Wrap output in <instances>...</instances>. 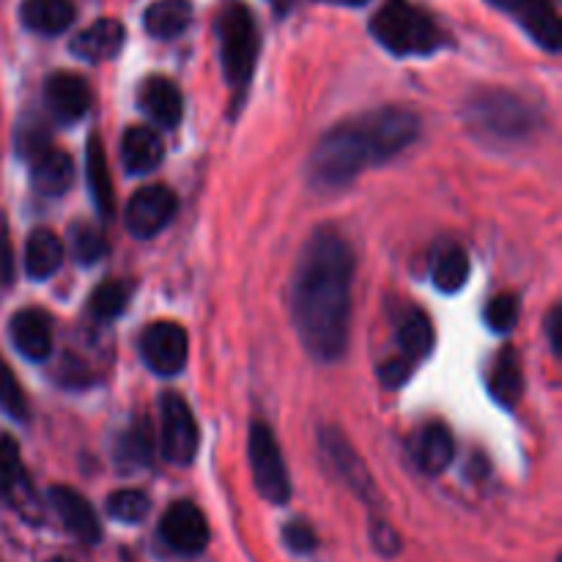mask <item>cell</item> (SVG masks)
<instances>
[{
    "mask_svg": "<svg viewBox=\"0 0 562 562\" xmlns=\"http://www.w3.org/2000/svg\"><path fill=\"white\" fill-rule=\"evenodd\" d=\"M355 252L335 228H318L296 258L291 316L305 349L335 362L349 346Z\"/></svg>",
    "mask_w": 562,
    "mask_h": 562,
    "instance_id": "obj_1",
    "label": "cell"
},
{
    "mask_svg": "<svg viewBox=\"0 0 562 562\" xmlns=\"http://www.w3.org/2000/svg\"><path fill=\"white\" fill-rule=\"evenodd\" d=\"M420 135V115L409 108H379L333 126L311 157V179L318 187H344L366 168L404 151Z\"/></svg>",
    "mask_w": 562,
    "mask_h": 562,
    "instance_id": "obj_2",
    "label": "cell"
},
{
    "mask_svg": "<svg viewBox=\"0 0 562 562\" xmlns=\"http://www.w3.org/2000/svg\"><path fill=\"white\" fill-rule=\"evenodd\" d=\"M371 31L395 55H428L442 44L437 22L409 0H387L373 14Z\"/></svg>",
    "mask_w": 562,
    "mask_h": 562,
    "instance_id": "obj_3",
    "label": "cell"
},
{
    "mask_svg": "<svg viewBox=\"0 0 562 562\" xmlns=\"http://www.w3.org/2000/svg\"><path fill=\"white\" fill-rule=\"evenodd\" d=\"M220 55L228 86L245 88L258 58V27L245 3H228L220 14Z\"/></svg>",
    "mask_w": 562,
    "mask_h": 562,
    "instance_id": "obj_4",
    "label": "cell"
},
{
    "mask_svg": "<svg viewBox=\"0 0 562 562\" xmlns=\"http://www.w3.org/2000/svg\"><path fill=\"white\" fill-rule=\"evenodd\" d=\"M467 119H470L472 130L486 132L492 137H519L536 124L530 108L519 97L505 91H488L472 97V102L467 104Z\"/></svg>",
    "mask_w": 562,
    "mask_h": 562,
    "instance_id": "obj_5",
    "label": "cell"
},
{
    "mask_svg": "<svg viewBox=\"0 0 562 562\" xmlns=\"http://www.w3.org/2000/svg\"><path fill=\"white\" fill-rule=\"evenodd\" d=\"M247 456H250L252 483H256L258 494L274 505L289 503L291 497V481L289 470H285L283 453L274 439L272 428L267 423H252L250 426V442H247Z\"/></svg>",
    "mask_w": 562,
    "mask_h": 562,
    "instance_id": "obj_6",
    "label": "cell"
},
{
    "mask_svg": "<svg viewBox=\"0 0 562 562\" xmlns=\"http://www.w3.org/2000/svg\"><path fill=\"white\" fill-rule=\"evenodd\" d=\"M159 415H162V428H159V445L162 456L170 464L187 467L198 453V423L187 401L176 393H165L159 401Z\"/></svg>",
    "mask_w": 562,
    "mask_h": 562,
    "instance_id": "obj_7",
    "label": "cell"
},
{
    "mask_svg": "<svg viewBox=\"0 0 562 562\" xmlns=\"http://www.w3.org/2000/svg\"><path fill=\"white\" fill-rule=\"evenodd\" d=\"M176 209H179V201L170 187L148 184L137 190L126 203V228L137 239H151L173 220Z\"/></svg>",
    "mask_w": 562,
    "mask_h": 562,
    "instance_id": "obj_8",
    "label": "cell"
},
{
    "mask_svg": "<svg viewBox=\"0 0 562 562\" xmlns=\"http://www.w3.org/2000/svg\"><path fill=\"white\" fill-rule=\"evenodd\" d=\"M187 351H190L187 333L173 322L151 324L140 338L143 360L159 376H176L184 368Z\"/></svg>",
    "mask_w": 562,
    "mask_h": 562,
    "instance_id": "obj_9",
    "label": "cell"
},
{
    "mask_svg": "<svg viewBox=\"0 0 562 562\" xmlns=\"http://www.w3.org/2000/svg\"><path fill=\"white\" fill-rule=\"evenodd\" d=\"M159 536L173 552L201 554L209 543V525L198 505H192L190 499H179L165 510L159 521Z\"/></svg>",
    "mask_w": 562,
    "mask_h": 562,
    "instance_id": "obj_10",
    "label": "cell"
},
{
    "mask_svg": "<svg viewBox=\"0 0 562 562\" xmlns=\"http://www.w3.org/2000/svg\"><path fill=\"white\" fill-rule=\"evenodd\" d=\"M44 104L58 124H77L91 108V88L71 71H55L44 82Z\"/></svg>",
    "mask_w": 562,
    "mask_h": 562,
    "instance_id": "obj_11",
    "label": "cell"
},
{
    "mask_svg": "<svg viewBox=\"0 0 562 562\" xmlns=\"http://www.w3.org/2000/svg\"><path fill=\"white\" fill-rule=\"evenodd\" d=\"M322 448L324 453H327L329 464L335 467V472L346 481V486H349L357 497H362L368 503V499L376 494V486H373L371 472H368V467L362 464L357 450L349 445V439H346L340 431H335V428H324Z\"/></svg>",
    "mask_w": 562,
    "mask_h": 562,
    "instance_id": "obj_12",
    "label": "cell"
},
{
    "mask_svg": "<svg viewBox=\"0 0 562 562\" xmlns=\"http://www.w3.org/2000/svg\"><path fill=\"white\" fill-rule=\"evenodd\" d=\"M409 456L426 475H439L453 464L456 442L445 423H426L409 439Z\"/></svg>",
    "mask_w": 562,
    "mask_h": 562,
    "instance_id": "obj_13",
    "label": "cell"
},
{
    "mask_svg": "<svg viewBox=\"0 0 562 562\" xmlns=\"http://www.w3.org/2000/svg\"><path fill=\"white\" fill-rule=\"evenodd\" d=\"M49 503H53L55 514L60 516L64 527L77 538V541L88 543V547L99 543L102 527H99L97 514H93V508L88 505L86 497H80V494L69 486H55L49 488Z\"/></svg>",
    "mask_w": 562,
    "mask_h": 562,
    "instance_id": "obj_14",
    "label": "cell"
},
{
    "mask_svg": "<svg viewBox=\"0 0 562 562\" xmlns=\"http://www.w3.org/2000/svg\"><path fill=\"white\" fill-rule=\"evenodd\" d=\"M140 110L154 121V124L173 130L179 126L181 115H184V99L181 91L168 80V77H148L137 93Z\"/></svg>",
    "mask_w": 562,
    "mask_h": 562,
    "instance_id": "obj_15",
    "label": "cell"
},
{
    "mask_svg": "<svg viewBox=\"0 0 562 562\" xmlns=\"http://www.w3.org/2000/svg\"><path fill=\"white\" fill-rule=\"evenodd\" d=\"M124 25L119 20H97L93 25H88L86 31L77 33L75 42H71V53L77 58L88 60V64H99V60H110L119 55V49L124 47Z\"/></svg>",
    "mask_w": 562,
    "mask_h": 562,
    "instance_id": "obj_16",
    "label": "cell"
},
{
    "mask_svg": "<svg viewBox=\"0 0 562 562\" xmlns=\"http://www.w3.org/2000/svg\"><path fill=\"white\" fill-rule=\"evenodd\" d=\"M11 340L27 360H44L53 351V324L44 311H20L11 318Z\"/></svg>",
    "mask_w": 562,
    "mask_h": 562,
    "instance_id": "obj_17",
    "label": "cell"
},
{
    "mask_svg": "<svg viewBox=\"0 0 562 562\" xmlns=\"http://www.w3.org/2000/svg\"><path fill=\"white\" fill-rule=\"evenodd\" d=\"M165 157L162 137L151 126H130L121 137V162L130 173H151Z\"/></svg>",
    "mask_w": 562,
    "mask_h": 562,
    "instance_id": "obj_18",
    "label": "cell"
},
{
    "mask_svg": "<svg viewBox=\"0 0 562 562\" xmlns=\"http://www.w3.org/2000/svg\"><path fill=\"white\" fill-rule=\"evenodd\" d=\"M33 190L44 198H58L75 181V159L60 148H49L44 157L33 162Z\"/></svg>",
    "mask_w": 562,
    "mask_h": 562,
    "instance_id": "obj_19",
    "label": "cell"
},
{
    "mask_svg": "<svg viewBox=\"0 0 562 562\" xmlns=\"http://www.w3.org/2000/svg\"><path fill=\"white\" fill-rule=\"evenodd\" d=\"M86 173H88V190H91L93 206L102 217H113L115 214V190L113 179H110L108 154H104V143L97 135L88 140L86 148Z\"/></svg>",
    "mask_w": 562,
    "mask_h": 562,
    "instance_id": "obj_20",
    "label": "cell"
},
{
    "mask_svg": "<svg viewBox=\"0 0 562 562\" xmlns=\"http://www.w3.org/2000/svg\"><path fill=\"white\" fill-rule=\"evenodd\" d=\"M64 263V241L49 228H38L27 236L25 269L33 280H47Z\"/></svg>",
    "mask_w": 562,
    "mask_h": 562,
    "instance_id": "obj_21",
    "label": "cell"
},
{
    "mask_svg": "<svg viewBox=\"0 0 562 562\" xmlns=\"http://www.w3.org/2000/svg\"><path fill=\"white\" fill-rule=\"evenodd\" d=\"M20 14L31 31L55 36L75 22V3L71 0H22Z\"/></svg>",
    "mask_w": 562,
    "mask_h": 562,
    "instance_id": "obj_22",
    "label": "cell"
},
{
    "mask_svg": "<svg viewBox=\"0 0 562 562\" xmlns=\"http://www.w3.org/2000/svg\"><path fill=\"white\" fill-rule=\"evenodd\" d=\"M519 20L541 47H547L549 53H558L562 44V27L552 0H527L519 9Z\"/></svg>",
    "mask_w": 562,
    "mask_h": 562,
    "instance_id": "obj_23",
    "label": "cell"
},
{
    "mask_svg": "<svg viewBox=\"0 0 562 562\" xmlns=\"http://www.w3.org/2000/svg\"><path fill=\"white\" fill-rule=\"evenodd\" d=\"M192 22L190 0H157L143 14V25L154 38H173Z\"/></svg>",
    "mask_w": 562,
    "mask_h": 562,
    "instance_id": "obj_24",
    "label": "cell"
},
{
    "mask_svg": "<svg viewBox=\"0 0 562 562\" xmlns=\"http://www.w3.org/2000/svg\"><path fill=\"white\" fill-rule=\"evenodd\" d=\"M398 346L406 360H426L434 349V327L428 316L417 307L404 313L398 324Z\"/></svg>",
    "mask_w": 562,
    "mask_h": 562,
    "instance_id": "obj_25",
    "label": "cell"
},
{
    "mask_svg": "<svg viewBox=\"0 0 562 562\" xmlns=\"http://www.w3.org/2000/svg\"><path fill=\"white\" fill-rule=\"evenodd\" d=\"M488 390H492L494 398L503 406H516L521 398V390H525V376H521L519 360H516L514 351H503V355L494 360L492 376H488Z\"/></svg>",
    "mask_w": 562,
    "mask_h": 562,
    "instance_id": "obj_26",
    "label": "cell"
},
{
    "mask_svg": "<svg viewBox=\"0 0 562 562\" xmlns=\"http://www.w3.org/2000/svg\"><path fill=\"white\" fill-rule=\"evenodd\" d=\"M467 278H470V256H467L464 247L448 245L437 252V261H434V283L445 294H453V291L464 289Z\"/></svg>",
    "mask_w": 562,
    "mask_h": 562,
    "instance_id": "obj_27",
    "label": "cell"
},
{
    "mask_svg": "<svg viewBox=\"0 0 562 562\" xmlns=\"http://www.w3.org/2000/svg\"><path fill=\"white\" fill-rule=\"evenodd\" d=\"M14 148L22 159H27V162H36L38 157H44V154L53 148L49 146L47 124H44L38 115H25V119H20V124H16L14 130Z\"/></svg>",
    "mask_w": 562,
    "mask_h": 562,
    "instance_id": "obj_28",
    "label": "cell"
},
{
    "mask_svg": "<svg viewBox=\"0 0 562 562\" xmlns=\"http://www.w3.org/2000/svg\"><path fill=\"white\" fill-rule=\"evenodd\" d=\"M132 300V283L126 280H108L99 285L88 300V307L97 318H115L126 311Z\"/></svg>",
    "mask_w": 562,
    "mask_h": 562,
    "instance_id": "obj_29",
    "label": "cell"
},
{
    "mask_svg": "<svg viewBox=\"0 0 562 562\" xmlns=\"http://www.w3.org/2000/svg\"><path fill=\"white\" fill-rule=\"evenodd\" d=\"M69 250L75 256V261L86 263H97L99 258L108 252V241H104L102 231L91 223H71L69 228Z\"/></svg>",
    "mask_w": 562,
    "mask_h": 562,
    "instance_id": "obj_30",
    "label": "cell"
},
{
    "mask_svg": "<svg viewBox=\"0 0 562 562\" xmlns=\"http://www.w3.org/2000/svg\"><path fill=\"white\" fill-rule=\"evenodd\" d=\"M108 514L113 519L126 521V525H135V521L146 519L148 497L143 492H137V488H121V492L110 494Z\"/></svg>",
    "mask_w": 562,
    "mask_h": 562,
    "instance_id": "obj_31",
    "label": "cell"
},
{
    "mask_svg": "<svg viewBox=\"0 0 562 562\" xmlns=\"http://www.w3.org/2000/svg\"><path fill=\"white\" fill-rule=\"evenodd\" d=\"M119 459L124 461V464L135 467H143L151 461V428H148V423H137L135 428H130V431L121 437Z\"/></svg>",
    "mask_w": 562,
    "mask_h": 562,
    "instance_id": "obj_32",
    "label": "cell"
},
{
    "mask_svg": "<svg viewBox=\"0 0 562 562\" xmlns=\"http://www.w3.org/2000/svg\"><path fill=\"white\" fill-rule=\"evenodd\" d=\"M0 406L14 420H27V398L16 382L14 371L3 360H0Z\"/></svg>",
    "mask_w": 562,
    "mask_h": 562,
    "instance_id": "obj_33",
    "label": "cell"
},
{
    "mask_svg": "<svg viewBox=\"0 0 562 562\" xmlns=\"http://www.w3.org/2000/svg\"><path fill=\"white\" fill-rule=\"evenodd\" d=\"M483 318H486L488 329H494V333H508L516 324V318H519V302H516L514 294L494 296L486 305Z\"/></svg>",
    "mask_w": 562,
    "mask_h": 562,
    "instance_id": "obj_34",
    "label": "cell"
},
{
    "mask_svg": "<svg viewBox=\"0 0 562 562\" xmlns=\"http://www.w3.org/2000/svg\"><path fill=\"white\" fill-rule=\"evenodd\" d=\"M283 538H285V543H289V547L300 554H307L316 549V532H313L307 525H302V521H294V525L285 527Z\"/></svg>",
    "mask_w": 562,
    "mask_h": 562,
    "instance_id": "obj_35",
    "label": "cell"
},
{
    "mask_svg": "<svg viewBox=\"0 0 562 562\" xmlns=\"http://www.w3.org/2000/svg\"><path fill=\"white\" fill-rule=\"evenodd\" d=\"M409 376H412V362L406 360V357L390 360L379 368V379H382L384 384H390V387H398V384H404Z\"/></svg>",
    "mask_w": 562,
    "mask_h": 562,
    "instance_id": "obj_36",
    "label": "cell"
},
{
    "mask_svg": "<svg viewBox=\"0 0 562 562\" xmlns=\"http://www.w3.org/2000/svg\"><path fill=\"white\" fill-rule=\"evenodd\" d=\"M14 280V250H11L9 236L0 231V289L11 285Z\"/></svg>",
    "mask_w": 562,
    "mask_h": 562,
    "instance_id": "obj_37",
    "label": "cell"
},
{
    "mask_svg": "<svg viewBox=\"0 0 562 562\" xmlns=\"http://www.w3.org/2000/svg\"><path fill=\"white\" fill-rule=\"evenodd\" d=\"M373 541H376V547L382 549L384 554L398 552V538H395V532L390 530L387 525H379L376 530H373Z\"/></svg>",
    "mask_w": 562,
    "mask_h": 562,
    "instance_id": "obj_38",
    "label": "cell"
},
{
    "mask_svg": "<svg viewBox=\"0 0 562 562\" xmlns=\"http://www.w3.org/2000/svg\"><path fill=\"white\" fill-rule=\"evenodd\" d=\"M549 335H552L554 351H560L562 349V344H560V307H554L552 316H549Z\"/></svg>",
    "mask_w": 562,
    "mask_h": 562,
    "instance_id": "obj_39",
    "label": "cell"
},
{
    "mask_svg": "<svg viewBox=\"0 0 562 562\" xmlns=\"http://www.w3.org/2000/svg\"><path fill=\"white\" fill-rule=\"evenodd\" d=\"M488 3L497 5V9H505V11H519L527 0H488Z\"/></svg>",
    "mask_w": 562,
    "mask_h": 562,
    "instance_id": "obj_40",
    "label": "cell"
},
{
    "mask_svg": "<svg viewBox=\"0 0 562 562\" xmlns=\"http://www.w3.org/2000/svg\"><path fill=\"white\" fill-rule=\"evenodd\" d=\"M272 3L274 11H280V14H289L291 9H294L296 3H302V0H269Z\"/></svg>",
    "mask_w": 562,
    "mask_h": 562,
    "instance_id": "obj_41",
    "label": "cell"
},
{
    "mask_svg": "<svg viewBox=\"0 0 562 562\" xmlns=\"http://www.w3.org/2000/svg\"><path fill=\"white\" fill-rule=\"evenodd\" d=\"M5 488H9V477H5V472L0 470V499L5 497Z\"/></svg>",
    "mask_w": 562,
    "mask_h": 562,
    "instance_id": "obj_42",
    "label": "cell"
},
{
    "mask_svg": "<svg viewBox=\"0 0 562 562\" xmlns=\"http://www.w3.org/2000/svg\"><path fill=\"white\" fill-rule=\"evenodd\" d=\"M340 3H346V5H362V3H368V0H340Z\"/></svg>",
    "mask_w": 562,
    "mask_h": 562,
    "instance_id": "obj_43",
    "label": "cell"
},
{
    "mask_svg": "<svg viewBox=\"0 0 562 562\" xmlns=\"http://www.w3.org/2000/svg\"><path fill=\"white\" fill-rule=\"evenodd\" d=\"M49 562H71V560H66V558H55V560H49Z\"/></svg>",
    "mask_w": 562,
    "mask_h": 562,
    "instance_id": "obj_44",
    "label": "cell"
}]
</instances>
